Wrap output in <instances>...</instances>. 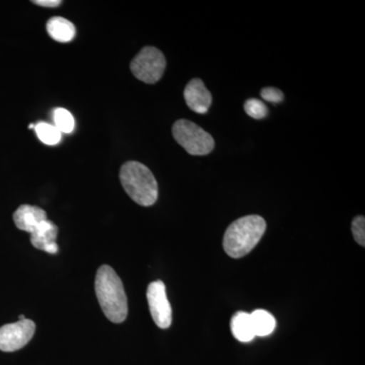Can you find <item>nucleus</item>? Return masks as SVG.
<instances>
[{"mask_svg": "<svg viewBox=\"0 0 365 365\" xmlns=\"http://www.w3.org/2000/svg\"><path fill=\"white\" fill-rule=\"evenodd\" d=\"M245 111L254 119H263L268 115V108L265 103L258 98H249L244 105Z\"/></svg>", "mask_w": 365, "mask_h": 365, "instance_id": "obj_16", "label": "nucleus"}, {"mask_svg": "<svg viewBox=\"0 0 365 365\" xmlns=\"http://www.w3.org/2000/svg\"><path fill=\"white\" fill-rule=\"evenodd\" d=\"M53 120H54V126L61 133H71L74 129V118L72 116L71 113L67 111L63 108H57L53 112Z\"/></svg>", "mask_w": 365, "mask_h": 365, "instance_id": "obj_15", "label": "nucleus"}, {"mask_svg": "<svg viewBox=\"0 0 365 365\" xmlns=\"http://www.w3.org/2000/svg\"><path fill=\"white\" fill-rule=\"evenodd\" d=\"M58 227L49 220L40 222L31 234V242L36 249L46 253L57 254L59 251L56 244Z\"/></svg>", "mask_w": 365, "mask_h": 365, "instance_id": "obj_9", "label": "nucleus"}, {"mask_svg": "<svg viewBox=\"0 0 365 365\" xmlns=\"http://www.w3.org/2000/svg\"><path fill=\"white\" fill-rule=\"evenodd\" d=\"M47 32L53 40L60 43L71 42L76 35V26L61 16H54L47 23Z\"/></svg>", "mask_w": 365, "mask_h": 365, "instance_id": "obj_11", "label": "nucleus"}, {"mask_svg": "<svg viewBox=\"0 0 365 365\" xmlns=\"http://www.w3.org/2000/svg\"><path fill=\"white\" fill-rule=\"evenodd\" d=\"M148 306L155 325L160 329H168L172 324V307L167 297V290L163 281L151 282L148 287Z\"/></svg>", "mask_w": 365, "mask_h": 365, "instance_id": "obj_7", "label": "nucleus"}, {"mask_svg": "<svg viewBox=\"0 0 365 365\" xmlns=\"http://www.w3.org/2000/svg\"><path fill=\"white\" fill-rule=\"evenodd\" d=\"M251 314L255 336L265 337L273 332L276 327V319L265 309H256Z\"/></svg>", "mask_w": 365, "mask_h": 365, "instance_id": "obj_13", "label": "nucleus"}, {"mask_svg": "<svg viewBox=\"0 0 365 365\" xmlns=\"http://www.w3.org/2000/svg\"><path fill=\"white\" fill-rule=\"evenodd\" d=\"M186 104L193 112L205 114L212 103V96L199 78L192 79L184 91Z\"/></svg>", "mask_w": 365, "mask_h": 365, "instance_id": "obj_8", "label": "nucleus"}, {"mask_svg": "<svg viewBox=\"0 0 365 365\" xmlns=\"http://www.w3.org/2000/svg\"><path fill=\"white\" fill-rule=\"evenodd\" d=\"M352 234L355 241L360 246H365V218L364 216H357L352 222Z\"/></svg>", "mask_w": 365, "mask_h": 365, "instance_id": "obj_17", "label": "nucleus"}, {"mask_svg": "<svg viewBox=\"0 0 365 365\" xmlns=\"http://www.w3.org/2000/svg\"><path fill=\"white\" fill-rule=\"evenodd\" d=\"M36 332V325L32 319H20L0 328V350L14 352L28 344Z\"/></svg>", "mask_w": 365, "mask_h": 365, "instance_id": "obj_6", "label": "nucleus"}, {"mask_svg": "<svg viewBox=\"0 0 365 365\" xmlns=\"http://www.w3.org/2000/svg\"><path fill=\"white\" fill-rule=\"evenodd\" d=\"M33 4L43 7H57L62 4V1L60 0H36V1H33Z\"/></svg>", "mask_w": 365, "mask_h": 365, "instance_id": "obj_19", "label": "nucleus"}, {"mask_svg": "<svg viewBox=\"0 0 365 365\" xmlns=\"http://www.w3.org/2000/svg\"><path fill=\"white\" fill-rule=\"evenodd\" d=\"M20 319H25V316H24V314H21Z\"/></svg>", "mask_w": 365, "mask_h": 365, "instance_id": "obj_20", "label": "nucleus"}, {"mask_svg": "<svg viewBox=\"0 0 365 365\" xmlns=\"http://www.w3.org/2000/svg\"><path fill=\"white\" fill-rule=\"evenodd\" d=\"M34 129H35L38 138L47 145H55L61 140V132L54 125L40 122L35 125Z\"/></svg>", "mask_w": 365, "mask_h": 365, "instance_id": "obj_14", "label": "nucleus"}, {"mask_svg": "<svg viewBox=\"0 0 365 365\" xmlns=\"http://www.w3.org/2000/svg\"><path fill=\"white\" fill-rule=\"evenodd\" d=\"M48 220L47 213L38 206L21 205L14 213V222L19 230L32 234L40 222Z\"/></svg>", "mask_w": 365, "mask_h": 365, "instance_id": "obj_10", "label": "nucleus"}, {"mask_svg": "<svg viewBox=\"0 0 365 365\" xmlns=\"http://www.w3.org/2000/svg\"><path fill=\"white\" fill-rule=\"evenodd\" d=\"M230 329L235 339L240 342H250L254 339L253 325H252L251 314L245 312H237L230 321Z\"/></svg>", "mask_w": 365, "mask_h": 365, "instance_id": "obj_12", "label": "nucleus"}, {"mask_svg": "<svg viewBox=\"0 0 365 365\" xmlns=\"http://www.w3.org/2000/svg\"><path fill=\"white\" fill-rule=\"evenodd\" d=\"M173 136L192 155H206L215 148L212 136L189 120H178L173 126Z\"/></svg>", "mask_w": 365, "mask_h": 365, "instance_id": "obj_4", "label": "nucleus"}, {"mask_svg": "<svg viewBox=\"0 0 365 365\" xmlns=\"http://www.w3.org/2000/svg\"><path fill=\"white\" fill-rule=\"evenodd\" d=\"M167 61L158 48L144 47L131 61V71L139 81L148 85L158 83L165 73Z\"/></svg>", "mask_w": 365, "mask_h": 365, "instance_id": "obj_5", "label": "nucleus"}, {"mask_svg": "<svg viewBox=\"0 0 365 365\" xmlns=\"http://www.w3.org/2000/svg\"><path fill=\"white\" fill-rule=\"evenodd\" d=\"M95 288L98 304L105 316L112 323L124 322L128 314V302L123 283L114 269L108 265L98 268Z\"/></svg>", "mask_w": 365, "mask_h": 365, "instance_id": "obj_1", "label": "nucleus"}, {"mask_svg": "<svg viewBox=\"0 0 365 365\" xmlns=\"http://www.w3.org/2000/svg\"><path fill=\"white\" fill-rule=\"evenodd\" d=\"M265 230L266 222L261 216L239 218L227 227L223 237V249L232 258H242L258 245Z\"/></svg>", "mask_w": 365, "mask_h": 365, "instance_id": "obj_2", "label": "nucleus"}, {"mask_svg": "<svg viewBox=\"0 0 365 365\" xmlns=\"http://www.w3.org/2000/svg\"><path fill=\"white\" fill-rule=\"evenodd\" d=\"M261 97L266 102L275 103V104L282 102L283 98H284L282 91L275 88H263L261 91Z\"/></svg>", "mask_w": 365, "mask_h": 365, "instance_id": "obj_18", "label": "nucleus"}, {"mask_svg": "<svg viewBox=\"0 0 365 365\" xmlns=\"http://www.w3.org/2000/svg\"><path fill=\"white\" fill-rule=\"evenodd\" d=\"M120 181L129 197L141 206L157 202L158 186L151 170L141 163L127 162L120 170Z\"/></svg>", "mask_w": 365, "mask_h": 365, "instance_id": "obj_3", "label": "nucleus"}]
</instances>
